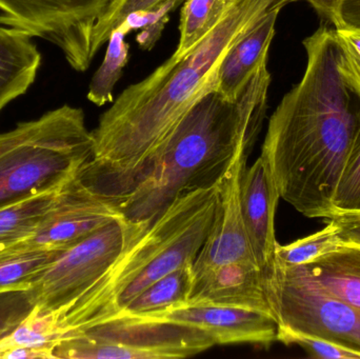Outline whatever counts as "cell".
I'll list each match as a JSON object with an SVG mask.
<instances>
[{"mask_svg": "<svg viewBox=\"0 0 360 359\" xmlns=\"http://www.w3.org/2000/svg\"><path fill=\"white\" fill-rule=\"evenodd\" d=\"M307 67L269 120L262 154L281 200L308 218H332L333 197L360 129V97L340 72L334 30L302 41Z\"/></svg>", "mask_w": 360, "mask_h": 359, "instance_id": "1", "label": "cell"}, {"mask_svg": "<svg viewBox=\"0 0 360 359\" xmlns=\"http://www.w3.org/2000/svg\"><path fill=\"white\" fill-rule=\"evenodd\" d=\"M298 0H234L217 27L180 58L171 56L149 76L124 89L92 131L94 157L82 181L117 195L148 164L182 115L217 90L220 63L235 42L271 10Z\"/></svg>", "mask_w": 360, "mask_h": 359, "instance_id": "2", "label": "cell"}, {"mask_svg": "<svg viewBox=\"0 0 360 359\" xmlns=\"http://www.w3.org/2000/svg\"><path fill=\"white\" fill-rule=\"evenodd\" d=\"M271 80L264 63L236 98L217 90L200 97L112 198L122 216L152 223L179 196L217 185L241 153H251L266 118Z\"/></svg>", "mask_w": 360, "mask_h": 359, "instance_id": "3", "label": "cell"}, {"mask_svg": "<svg viewBox=\"0 0 360 359\" xmlns=\"http://www.w3.org/2000/svg\"><path fill=\"white\" fill-rule=\"evenodd\" d=\"M217 192L218 183L177 197L90 290L53 314L59 339L115 316L156 280L193 265L211 229Z\"/></svg>", "mask_w": 360, "mask_h": 359, "instance_id": "4", "label": "cell"}, {"mask_svg": "<svg viewBox=\"0 0 360 359\" xmlns=\"http://www.w3.org/2000/svg\"><path fill=\"white\" fill-rule=\"evenodd\" d=\"M94 157V137L80 107L65 105L37 119L0 155V208L63 187Z\"/></svg>", "mask_w": 360, "mask_h": 359, "instance_id": "5", "label": "cell"}, {"mask_svg": "<svg viewBox=\"0 0 360 359\" xmlns=\"http://www.w3.org/2000/svg\"><path fill=\"white\" fill-rule=\"evenodd\" d=\"M194 327L133 315H116L65 333L53 346L55 359H176L215 346Z\"/></svg>", "mask_w": 360, "mask_h": 359, "instance_id": "6", "label": "cell"}, {"mask_svg": "<svg viewBox=\"0 0 360 359\" xmlns=\"http://www.w3.org/2000/svg\"><path fill=\"white\" fill-rule=\"evenodd\" d=\"M266 291L277 322V341L294 335L321 337L360 355V309L313 280L306 266L277 259Z\"/></svg>", "mask_w": 360, "mask_h": 359, "instance_id": "7", "label": "cell"}, {"mask_svg": "<svg viewBox=\"0 0 360 359\" xmlns=\"http://www.w3.org/2000/svg\"><path fill=\"white\" fill-rule=\"evenodd\" d=\"M151 223L118 218L60 251L34 285L35 313L56 314L73 305L103 278Z\"/></svg>", "mask_w": 360, "mask_h": 359, "instance_id": "8", "label": "cell"}, {"mask_svg": "<svg viewBox=\"0 0 360 359\" xmlns=\"http://www.w3.org/2000/svg\"><path fill=\"white\" fill-rule=\"evenodd\" d=\"M112 0H0V25L51 42L72 69L86 72L95 27Z\"/></svg>", "mask_w": 360, "mask_h": 359, "instance_id": "9", "label": "cell"}, {"mask_svg": "<svg viewBox=\"0 0 360 359\" xmlns=\"http://www.w3.org/2000/svg\"><path fill=\"white\" fill-rule=\"evenodd\" d=\"M122 217L117 206L86 185L78 173L59 190L37 229L21 246L65 250Z\"/></svg>", "mask_w": 360, "mask_h": 359, "instance_id": "10", "label": "cell"}, {"mask_svg": "<svg viewBox=\"0 0 360 359\" xmlns=\"http://www.w3.org/2000/svg\"><path fill=\"white\" fill-rule=\"evenodd\" d=\"M250 153L243 152L218 181L217 202L211 229L194 263V278L220 266L255 263L245 233L240 207V179Z\"/></svg>", "mask_w": 360, "mask_h": 359, "instance_id": "11", "label": "cell"}, {"mask_svg": "<svg viewBox=\"0 0 360 359\" xmlns=\"http://www.w3.org/2000/svg\"><path fill=\"white\" fill-rule=\"evenodd\" d=\"M139 318L194 327L210 335L216 345L251 344L270 347L277 341L276 320L270 314L243 308L188 303Z\"/></svg>", "mask_w": 360, "mask_h": 359, "instance_id": "12", "label": "cell"}, {"mask_svg": "<svg viewBox=\"0 0 360 359\" xmlns=\"http://www.w3.org/2000/svg\"><path fill=\"white\" fill-rule=\"evenodd\" d=\"M281 198L270 167L260 155L241 174L240 207L250 247L266 285L276 269L275 215Z\"/></svg>", "mask_w": 360, "mask_h": 359, "instance_id": "13", "label": "cell"}, {"mask_svg": "<svg viewBox=\"0 0 360 359\" xmlns=\"http://www.w3.org/2000/svg\"><path fill=\"white\" fill-rule=\"evenodd\" d=\"M188 303L243 308L275 318L264 274L249 261L220 266L195 278Z\"/></svg>", "mask_w": 360, "mask_h": 359, "instance_id": "14", "label": "cell"}, {"mask_svg": "<svg viewBox=\"0 0 360 359\" xmlns=\"http://www.w3.org/2000/svg\"><path fill=\"white\" fill-rule=\"evenodd\" d=\"M285 6L281 4L271 10L228 51L218 70L217 91L222 96L236 98L256 71L268 63L275 25Z\"/></svg>", "mask_w": 360, "mask_h": 359, "instance_id": "15", "label": "cell"}, {"mask_svg": "<svg viewBox=\"0 0 360 359\" xmlns=\"http://www.w3.org/2000/svg\"><path fill=\"white\" fill-rule=\"evenodd\" d=\"M41 54L27 32L0 27V112L35 81Z\"/></svg>", "mask_w": 360, "mask_h": 359, "instance_id": "16", "label": "cell"}, {"mask_svg": "<svg viewBox=\"0 0 360 359\" xmlns=\"http://www.w3.org/2000/svg\"><path fill=\"white\" fill-rule=\"evenodd\" d=\"M306 268L323 289L360 309V244L347 242Z\"/></svg>", "mask_w": 360, "mask_h": 359, "instance_id": "17", "label": "cell"}, {"mask_svg": "<svg viewBox=\"0 0 360 359\" xmlns=\"http://www.w3.org/2000/svg\"><path fill=\"white\" fill-rule=\"evenodd\" d=\"M63 187L34 194L0 208V254L19 248L35 232Z\"/></svg>", "mask_w": 360, "mask_h": 359, "instance_id": "18", "label": "cell"}, {"mask_svg": "<svg viewBox=\"0 0 360 359\" xmlns=\"http://www.w3.org/2000/svg\"><path fill=\"white\" fill-rule=\"evenodd\" d=\"M193 284V265L180 267L150 285L116 315H151L181 307L190 301Z\"/></svg>", "mask_w": 360, "mask_h": 359, "instance_id": "19", "label": "cell"}, {"mask_svg": "<svg viewBox=\"0 0 360 359\" xmlns=\"http://www.w3.org/2000/svg\"><path fill=\"white\" fill-rule=\"evenodd\" d=\"M63 250L19 247L0 254V293L33 288Z\"/></svg>", "mask_w": 360, "mask_h": 359, "instance_id": "20", "label": "cell"}, {"mask_svg": "<svg viewBox=\"0 0 360 359\" xmlns=\"http://www.w3.org/2000/svg\"><path fill=\"white\" fill-rule=\"evenodd\" d=\"M234 0H184L180 12L179 41L175 58L192 51L224 19Z\"/></svg>", "mask_w": 360, "mask_h": 359, "instance_id": "21", "label": "cell"}, {"mask_svg": "<svg viewBox=\"0 0 360 359\" xmlns=\"http://www.w3.org/2000/svg\"><path fill=\"white\" fill-rule=\"evenodd\" d=\"M131 30L126 22L118 25L108 39L107 52L103 63L90 82L88 99L98 107L113 103V91L129 61L130 46L126 37Z\"/></svg>", "mask_w": 360, "mask_h": 359, "instance_id": "22", "label": "cell"}, {"mask_svg": "<svg viewBox=\"0 0 360 359\" xmlns=\"http://www.w3.org/2000/svg\"><path fill=\"white\" fill-rule=\"evenodd\" d=\"M327 226L321 231L295 240L287 246H277L276 257L288 266H307L342 248L345 242L333 221L327 219Z\"/></svg>", "mask_w": 360, "mask_h": 359, "instance_id": "23", "label": "cell"}, {"mask_svg": "<svg viewBox=\"0 0 360 359\" xmlns=\"http://www.w3.org/2000/svg\"><path fill=\"white\" fill-rule=\"evenodd\" d=\"M58 339L54 315L37 314L34 310L33 313L10 337L0 343V349L2 353L6 350L17 347H50L53 349Z\"/></svg>", "mask_w": 360, "mask_h": 359, "instance_id": "24", "label": "cell"}, {"mask_svg": "<svg viewBox=\"0 0 360 359\" xmlns=\"http://www.w3.org/2000/svg\"><path fill=\"white\" fill-rule=\"evenodd\" d=\"M171 0H112L109 8L96 25L93 37V53L96 55L107 44L112 32L133 13L156 10ZM184 4V0H177Z\"/></svg>", "mask_w": 360, "mask_h": 359, "instance_id": "25", "label": "cell"}, {"mask_svg": "<svg viewBox=\"0 0 360 359\" xmlns=\"http://www.w3.org/2000/svg\"><path fill=\"white\" fill-rule=\"evenodd\" d=\"M333 207L336 214L360 212V129L338 181Z\"/></svg>", "mask_w": 360, "mask_h": 359, "instance_id": "26", "label": "cell"}, {"mask_svg": "<svg viewBox=\"0 0 360 359\" xmlns=\"http://www.w3.org/2000/svg\"><path fill=\"white\" fill-rule=\"evenodd\" d=\"M36 305L37 296L34 288L0 293V343L33 313Z\"/></svg>", "mask_w": 360, "mask_h": 359, "instance_id": "27", "label": "cell"}, {"mask_svg": "<svg viewBox=\"0 0 360 359\" xmlns=\"http://www.w3.org/2000/svg\"><path fill=\"white\" fill-rule=\"evenodd\" d=\"M340 48V72L346 84L360 97V27L336 25L334 30Z\"/></svg>", "mask_w": 360, "mask_h": 359, "instance_id": "28", "label": "cell"}, {"mask_svg": "<svg viewBox=\"0 0 360 359\" xmlns=\"http://www.w3.org/2000/svg\"><path fill=\"white\" fill-rule=\"evenodd\" d=\"M180 2L171 0L164 6L148 12L133 13L127 17L124 22L129 25L131 31L141 30L136 37L137 42L143 50H151L158 38L164 31L165 25L168 22L169 14L179 8Z\"/></svg>", "mask_w": 360, "mask_h": 359, "instance_id": "29", "label": "cell"}, {"mask_svg": "<svg viewBox=\"0 0 360 359\" xmlns=\"http://www.w3.org/2000/svg\"><path fill=\"white\" fill-rule=\"evenodd\" d=\"M285 345H297L313 358L360 359L359 354L338 345L333 341L309 335H294L285 341Z\"/></svg>", "mask_w": 360, "mask_h": 359, "instance_id": "30", "label": "cell"}, {"mask_svg": "<svg viewBox=\"0 0 360 359\" xmlns=\"http://www.w3.org/2000/svg\"><path fill=\"white\" fill-rule=\"evenodd\" d=\"M330 221H333L345 242L360 244V212L338 213Z\"/></svg>", "mask_w": 360, "mask_h": 359, "instance_id": "31", "label": "cell"}, {"mask_svg": "<svg viewBox=\"0 0 360 359\" xmlns=\"http://www.w3.org/2000/svg\"><path fill=\"white\" fill-rule=\"evenodd\" d=\"M32 126H33V120H30V122H20L8 132L1 133L0 134V155L25 138L31 131Z\"/></svg>", "mask_w": 360, "mask_h": 359, "instance_id": "32", "label": "cell"}, {"mask_svg": "<svg viewBox=\"0 0 360 359\" xmlns=\"http://www.w3.org/2000/svg\"><path fill=\"white\" fill-rule=\"evenodd\" d=\"M346 25L360 27V0H342L338 6L336 25Z\"/></svg>", "mask_w": 360, "mask_h": 359, "instance_id": "33", "label": "cell"}, {"mask_svg": "<svg viewBox=\"0 0 360 359\" xmlns=\"http://www.w3.org/2000/svg\"><path fill=\"white\" fill-rule=\"evenodd\" d=\"M1 358L6 359H34L53 358L52 348L50 347H17L6 350Z\"/></svg>", "mask_w": 360, "mask_h": 359, "instance_id": "34", "label": "cell"}, {"mask_svg": "<svg viewBox=\"0 0 360 359\" xmlns=\"http://www.w3.org/2000/svg\"><path fill=\"white\" fill-rule=\"evenodd\" d=\"M313 6L317 14L335 25L338 22V11L342 0H306Z\"/></svg>", "mask_w": 360, "mask_h": 359, "instance_id": "35", "label": "cell"}]
</instances>
